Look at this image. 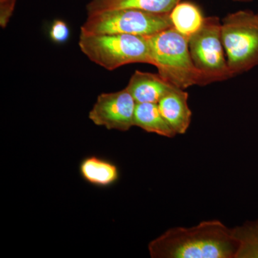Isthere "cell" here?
I'll return each instance as SVG.
<instances>
[{
  "instance_id": "obj_1",
  "label": "cell",
  "mask_w": 258,
  "mask_h": 258,
  "mask_svg": "<svg viewBox=\"0 0 258 258\" xmlns=\"http://www.w3.org/2000/svg\"><path fill=\"white\" fill-rule=\"evenodd\" d=\"M153 258H235L239 244L232 229L217 220L169 229L149 244Z\"/></svg>"
},
{
  "instance_id": "obj_2",
  "label": "cell",
  "mask_w": 258,
  "mask_h": 258,
  "mask_svg": "<svg viewBox=\"0 0 258 258\" xmlns=\"http://www.w3.org/2000/svg\"><path fill=\"white\" fill-rule=\"evenodd\" d=\"M147 37L152 64L166 82L182 90L206 86L203 74L194 64L186 37L173 27Z\"/></svg>"
},
{
  "instance_id": "obj_3",
  "label": "cell",
  "mask_w": 258,
  "mask_h": 258,
  "mask_svg": "<svg viewBox=\"0 0 258 258\" xmlns=\"http://www.w3.org/2000/svg\"><path fill=\"white\" fill-rule=\"evenodd\" d=\"M79 45L90 60L108 71L128 64H152L147 36L81 33Z\"/></svg>"
},
{
  "instance_id": "obj_4",
  "label": "cell",
  "mask_w": 258,
  "mask_h": 258,
  "mask_svg": "<svg viewBox=\"0 0 258 258\" xmlns=\"http://www.w3.org/2000/svg\"><path fill=\"white\" fill-rule=\"evenodd\" d=\"M222 39L232 76L258 66V12L240 10L222 21Z\"/></svg>"
},
{
  "instance_id": "obj_5",
  "label": "cell",
  "mask_w": 258,
  "mask_h": 258,
  "mask_svg": "<svg viewBox=\"0 0 258 258\" xmlns=\"http://www.w3.org/2000/svg\"><path fill=\"white\" fill-rule=\"evenodd\" d=\"M172 27L169 13H154L143 10H110L88 15L81 33L87 35L127 34L150 36Z\"/></svg>"
},
{
  "instance_id": "obj_6",
  "label": "cell",
  "mask_w": 258,
  "mask_h": 258,
  "mask_svg": "<svg viewBox=\"0 0 258 258\" xmlns=\"http://www.w3.org/2000/svg\"><path fill=\"white\" fill-rule=\"evenodd\" d=\"M189 47L194 64L206 85L233 77L227 64L219 18H205L201 28L189 39Z\"/></svg>"
},
{
  "instance_id": "obj_7",
  "label": "cell",
  "mask_w": 258,
  "mask_h": 258,
  "mask_svg": "<svg viewBox=\"0 0 258 258\" xmlns=\"http://www.w3.org/2000/svg\"><path fill=\"white\" fill-rule=\"evenodd\" d=\"M136 106L137 102L125 88L100 94L88 117L96 125L126 132L134 125Z\"/></svg>"
},
{
  "instance_id": "obj_8",
  "label": "cell",
  "mask_w": 258,
  "mask_h": 258,
  "mask_svg": "<svg viewBox=\"0 0 258 258\" xmlns=\"http://www.w3.org/2000/svg\"><path fill=\"white\" fill-rule=\"evenodd\" d=\"M188 98L184 90L174 87L158 103L161 114L176 135L186 133L191 124L192 113Z\"/></svg>"
},
{
  "instance_id": "obj_9",
  "label": "cell",
  "mask_w": 258,
  "mask_h": 258,
  "mask_svg": "<svg viewBox=\"0 0 258 258\" xmlns=\"http://www.w3.org/2000/svg\"><path fill=\"white\" fill-rule=\"evenodd\" d=\"M173 88L160 75L139 71L134 72L126 86L137 103H158Z\"/></svg>"
},
{
  "instance_id": "obj_10",
  "label": "cell",
  "mask_w": 258,
  "mask_h": 258,
  "mask_svg": "<svg viewBox=\"0 0 258 258\" xmlns=\"http://www.w3.org/2000/svg\"><path fill=\"white\" fill-rule=\"evenodd\" d=\"M181 0H91L86 6L88 15L110 10L134 9L154 13H170Z\"/></svg>"
},
{
  "instance_id": "obj_11",
  "label": "cell",
  "mask_w": 258,
  "mask_h": 258,
  "mask_svg": "<svg viewBox=\"0 0 258 258\" xmlns=\"http://www.w3.org/2000/svg\"><path fill=\"white\" fill-rule=\"evenodd\" d=\"M80 173L87 182L99 187L111 186L119 178V171L114 164L97 157L83 159Z\"/></svg>"
},
{
  "instance_id": "obj_12",
  "label": "cell",
  "mask_w": 258,
  "mask_h": 258,
  "mask_svg": "<svg viewBox=\"0 0 258 258\" xmlns=\"http://www.w3.org/2000/svg\"><path fill=\"white\" fill-rule=\"evenodd\" d=\"M134 125L148 133L156 134L167 138H172L176 135L161 114L158 103H137Z\"/></svg>"
},
{
  "instance_id": "obj_13",
  "label": "cell",
  "mask_w": 258,
  "mask_h": 258,
  "mask_svg": "<svg viewBox=\"0 0 258 258\" xmlns=\"http://www.w3.org/2000/svg\"><path fill=\"white\" fill-rule=\"evenodd\" d=\"M169 15L173 28L188 40L201 28L205 19L200 7L191 2H180Z\"/></svg>"
},
{
  "instance_id": "obj_14",
  "label": "cell",
  "mask_w": 258,
  "mask_h": 258,
  "mask_svg": "<svg viewBox=\"0 0 258 258\" xmlns=\"http://www.w3.org/2000/svg\"><path fill=\"white\" fill-rule=\"evenodd\" d=\"M239 244L235 258H258V220L232 228Z\"/></svg>"
},
{
  "instance_id": "obj_15",
  "label": "cell",
  "mask_w": 258,
  "mask_h": 258,
  "mask_svg": "<svg viewBox=\"0 0 258 258\" xmlns=\"http://www.w3.org/2000/svg\"><path fill=\"white\" fill-rule=\"evenodd\" d=\"M51 40L55 43H64L70 37V29L68 24L62 20H54L50 29Z\"/></svg>"
},
{
  "instance_id": "obj_16",
  "label": "cell",
  "mask_w": 258,
  "mask_h": 258,
  "mask_svg": "<svg viewBox=\"0 0 258 258\" xmlns=\"http://www.w3.org/2000/svg\"><path fill=\"white\" fill-rule=\"evenodd\" d=\"M17 0H0V26L6 28L14 13Z\"/></svg>"
},
{
  "instance_id": "obj_17",
  "label": "cell",
  "mask_w": 258,
  "mask_h": 258,
  "mask_svg": "<svg viewBox=\"0 0 258 258\" xmlns=\"http://www.w3.org/2000/svg\"><path fill=\"white\" fill-rule=\"evenodd\" d=\"M232 1L238 2V3H249V2H252V0H232Z\"/></svg>"
}]
</instances>
